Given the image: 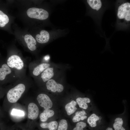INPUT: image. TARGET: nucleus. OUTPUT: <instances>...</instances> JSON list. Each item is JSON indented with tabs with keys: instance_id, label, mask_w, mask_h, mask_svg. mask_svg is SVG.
Segmentation results:
<instances>
[{
	"instance_id": "22",
	"label": "nucleus",
	"mask_w": 130,
	"mask_h": 130,
	"mask_svg": "<svg viewBox=\"0 0 130 130\" xmlns=\"http://www.w3.org/2000/svg\"><path fill=\"white\" fill-rule=\"evenodd\" d=\"M87 2L91 8L97 11L99 10L102 6V3L100 0H87Z\"/></svg>"
},
{
	"instance_id": "1",
	"label": "nucleus",
	"mask_w": 130,
	"mask_h": 130,
	"mask_svg": "<svg viewBox=\"0 0 130 130\" xmlns=\"http://www.w3.org/2000/svg\"><path fill=\"white\" fill-rule=\"evenodd\" d=\"M61 75L49 80L44 84L45 91L60 101L68 92L66 84L63 79L60 77Z\"/></svg>"
},
{
	"instance_id": "4",
	"label": "nucleus",
	"mask_w": 130,
	"mask_h": 130,
	"mask_svg": "<svg viewBox=\"0 0 130 130\" xmlns=\"http://www.w3.org/2000/svg\"><path fill=\"white\" fill-rule=\"evenodd\" d=\"M47 92L41 93L37 95L36 99L39 105L44 110H60V100L55 96Z\"/></svg>"
},
{
	"instance_id": "23",
	"label": "nucleus",
	"mask_w": 130,
	"mask_h": 130,
	"mask_svg": "<svg viewBox=\"0 0 130 130\" xmlns=\"http://www.w3.org/2000/svg\"><path fill=\"white\" fill-rule=\"evenodd\" d=\"M9 21V18L7 16L0 10V27H4Z\"/></svg>"
},
{
	"instance_id": "12",
	"label": "nucleus",
	"mask_w": 130,
	"mask_h": 130,
	"mask_svg": "<svg viewBox=\"0 0 130 130\" xmlns=\"http://www.w3.org/2000/svg\"><path fill=\"white\" fill-rule=\"evenodd\" d=\"M26 13L30 18L41 20H46L49 16L48 13L46 11L34 7L29 8L27 11Z\"/></svg>"
},
{
	"instance_id": "10",
	"label": "nucleus",
	"mask_w": 130,
	"mask_h": 130,
	"mask_svg": "<svg viewBox=\"0 0 130 130\" xmlns=\"http://www.w3.org/2000/svg\"><path fill=\"white\" fill-rule=\"evenodd\" d=\"M61 115L60 110L44 109L39 114V117L42 122H48L59 119Z\"/></svg>"
},
{
	"instance_id": "9",
	"label": "nucleus",
	"mask_w": 130,
	"mask_h": 130,
	"mask_svg": "<svg viewBox=\"0 0 130 130\" xmlns=\"http://www.w3.org/2000/svg\"><path fill=\"white\" fill-rule=\"evenodd\" d=\"M26 89L25 85L23 83H20L10 89L6 94L8 101L12 103L17 102L25 92Z\"/></svg>"
},
{
	"instance_id": "19",
	"label": "nucleus",
	"mask_w": 130,
	"mask_h": 130,
	"mask_svg": "<svg viewBox=\"0 0 130 130\" xmlns=\"http://www.w3.org/2000/svg\"><path fill=\"white\" fill-rule=\"evenodd\" d=\"M36 36V39L37 41L39 43L44 44L47 43L50 38L49 34L47 31L42 30L40 33Z\"/></svg>"
},
{
	"instance_id": "24",
	"label": "nucleus",
	"mask_w": 130,
	"mask_h": 130,
	"mask_svg": "<svg viewBox=\"0 0 130 130\" xmlns=\"http://www.w3.org/2000/svg\"><path fill=\"white\" fill-rule=\"evenodd\" d=\"M11 114L13 115L23 116L24 115L25 113L23 111L21 110L13 109L11 111Z\"/></svg>"
},
{
	"instance_id": "6",
	"label": "nucleus",
	"mask_w": 130,
	"mask_h": 130,
	"mask_svg": "<svg viewBox=\"0 0 130 130\" xmlns=\"http://www.w3.org/2000/svg\"><path fill=\"white\" fill-rule=\"evenodd\" d=\"M117 15L118 22L122 25H127L130 22V3L127 1L118 3Z\"/></svg>"
},
{
	"instance_id": "16",
	"label": "nucleus",
	"mask_w": 130,
	"mask_h": 130,
	"mask_svg": "<svg viewBox=\"0 0 130 130\" xmlns=\"http://www.w3.org/2000/svg\"><path fill=\"white\" fill-rule=\"evenodd\" d=\"M57 130H71V125L67 118L61 115Z\"/></svg>"
},
{
	"instance_id": "21",
	"label": "nucleus",
	"mask_w": 130,
	"mask_h": 130,
	"mask_svg": "<svg viewBox=\"0 0 130 130\" xmlns=\"http://www.w3.org/2000/svg\"><path fill=\"white\" fill-rule=\"evenodd\" d=\"M71 130H91L86 122L81 121L71 125Z\"/></svg>"
},
{
	"instance_id": "18",
	"label": "nucleus",
	"mask_w": 130,
	"mask_h": 130,
	"mask_svg": "<svg viewBox=\"0 0 130 130\" xmlns=\"http://www.w3.org/2000/svg\"><path fill=\"white\" fill-rule=\"evenodd\" d=\"M12 70L6 64H2L0 67V81L4 80L7 76L11 75L12 73Z\"/></svg>"
},
{
	"instance_id": "5",
	"label": "nucleus",
	"mask_w": 130,
	"mask_h": 130,
	"mask_svg": "<svg viewBox=\"0 0 130 130\" xmlns=\"http://www.w3.org/2000/svg\"><path fill=\"white\" fill-rule=\"evenodd\" d=\"M86 122L91 130H104L106 126L104 117L96 108L91 112Z\"/></svg>"
},
{
	"instance_id": "25",
	"label": "nucleus",
	"mask_w": 130,
	"mask_h": 130,
	"mask_svg": "<svg viewBox=\"0 0 130 130\" xmlns=\"http://www.w3.org/2000/svg\"><path fill=\"white\" fill-rule=\"evenodd\" d=\"M104 130H113L110 125L105 127Z\"/></svg>"
},
{
	"instance_id": "7",
	"label": "nucleus",
	"mask_w": 130,
	"mask_h": 130,
	"mask_svg": "<svg viewBox=\"0 0 130 130\" xmlns=\"http://www.w3.org/2000/svg\"><path fill=\"white\" fill-rule=\"evenodd\" d=\"M65 69L63 66L56 64L46 68L36 78L44 84L49 80L62 74Z\"/></svg>"
},
{
	"instance_id": "3",
	"label": "nucleus",
	"mask_w": 130,
	"mask_h": 130,
	"mask_svg": "<svg viewBox=\"0 0 130 130\" xmlns=\"http://www.w3.org/2000/svg\"><path fill=\"white\" fill-rule=\"evenodd\" d=\"M71 92L79 108L90 112L96 108L89 95L82 93L74 89L72 90Z\"/></svg>"
},
{
	"instance_id": "14",
	"label": "nucleus",
	"mask_w": 130,
	"mask_h": 130,
	"mask_svg": "<svg viewBox=\"0 0 130 130\" xmlns=\"http://www.w3.org/2000/svg\"><path fill=\"white\" fill-rule=\"evenodd\" d=\"M56 64L53 63L48 62L40 63L32 69L31 72L32 75L33 76L36 78L46 68Z\"/></svg>"
},
{
	"instance_id": "8",
	"label": "nucleus",
	"mask_w": 130,
	"mask_h": 130,
	"mask_svg": "<svg viewBox=\"0 0 130 130\" xmlns=\"http://www.w3.org/2000/svg\"><path fill=\"white\" fill-rule=\"evenodd\" d=\"M122 114L116 116L112 119L110 124L113 130H128L126 107Z\"/></svg>"
},
{
	"instance_id": "15",
	"label": "nucleus",
	"mask_w": 130,
	"mask_h": 130,
	"mask_svg": "<svg viewBox=\"0 0 130 130\" xmlns=\"http://www.w3.org/2000/svg\"><path fill=\"white\" fill-rule=\"evenodd\" d=\"M28 117L29 119L32 120L36 119L39 114V110L37 105L34 103H31L28 107Z\"/></svg>"
},
{
	"instance_id": "20",
	"label": "nucleus",
	"mask_w": 130,
	"mask_h": 130,
	"mask_svg": "<svg viewBox=\"0 0 130 130\" xmlns=\"http://www.w3.org/2000/svg\"><path fill=\"white\" fill-rule=\"evenodd\" d=\"M58 120L48 122H42L40 124V127L46 130H57L58 124Z\"/></svg>"
},
{
	"instance_id": "17",
	"label": "nucleus",
	"mask_w": 130,
	"mask_h": 130,
	"mask_svg": "<svg viewBox=\"0 0 130 130\" xmlns=\"http://www.w3.org/2000/svg\"><path fill=\"white\" fill-rule=\"evenodd\" d=\"M24 39L28 48L30 50L33 51L36 49V41L31 35L26 34L25 35Z\"/></svg>"
},
{
	"instance_id": "13",
	"label": "nucleus",
	"mask_w": 130,
	"mask_h": 130,
	"mask_svg": "<svg viewBox=\"0 0 130 130\" xmlns=\"http://www.w3.org/2000/svg\"><path fill=\"white\" fill-rule=\"evenodd\" d=\"M91 112L79 108L69 118V121L72 125L80 122H86Z\"/></svg>"
},
{
	"instance_id": "2",
	"label": "nucleus",
	"mask_w": 130,
	"mask_h": 130,
	"mask_svg": "<svg viewBox=\"0 0 130 130\" xmlns=\"http://www.w3.org/2000/svg\"><path fill=\"white\" fill-rule=\"evenodd\" d=\"M61 115L69 118L79 108L71 92H69L60 101Z\"/></svg>"
},
{
	"instance_id": "11",
	"label": "nucleus",
	"mask_w": 130,
	"mask_h": 130,
	"mask_svg": "<svg viewBox=\"0 0 130 130\" xmlns=\"http://www.w3.org/2000/svg\"><path fill=\"white\" fill-rule=\"evenodd\" d=\"M6 64L13 70L20 71L24 68V63L19 55L13 54L11 55L7 59Z\"/></svg>"
}]
</instances>
